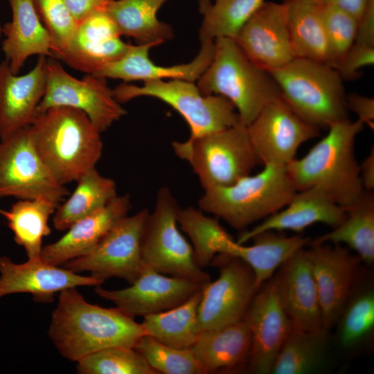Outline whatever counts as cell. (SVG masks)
<instances>
[{"mask_svg": "<svg viewBox=\"0 0 374 374\" xmlns=\"http://www.w3.org/2000/svg\"><path fill=\"white\" fill-rule=\"evenodd\" d=\"M48 335L64 357L78 362L105 348H134L144 332L134 317L89 303L73 287L59 293Z\"/></svg>", "mask_w": 374, "mask_h": 374, "instance_id": "6da1fadb", "label": "cell"}, {"mask_svg": "<svg viewBox=\"0 0 374 374\" xmlns=\"http://www.w3.org/2000/svg\"><path fill=\"white\" fill-rule=\"evenodd\" d=\"M364 125L359 120H341L305 156L289 163L287 172L297 191L318 188L345 209L356 202L365 191L355 152Z\"/></svg>", "mask_w": 374, "mask_h": 374, "instance_id": "7a4b0ae2", "label": "cell"}, {"mask_svg": "<svg viewBox=\"0 0 374 374\" xmlns=\"http://www.w3.org/2000/svg\"><path fill=\"white\" fill-rule=\"evenodd\" d=\"M28 132L38 155L64 186L95 168L103 153L100 132L75 108H49L35 117Z\"/></svg>", "mask_w": 374, "mask_h": 374, "instance_id": "3957f363", "label": "cell"}, {"mask_svg": "<svg viewBox=\"0 0 374 374\" xmlns=\"http://www.w3.org/2000/svg\"><path fill=\"white\" fill-rule=\"evenodd\" d=\"M203 95H220L235 107L240 124L247 127L264 107L280 96L271 73L253 64L231 38L215 39L213 60L197 80Z\"/></svg>", "mask_w": 374, "mask_h": 374, "instance_id": "277c9868", "label": "cell"}, {"mask_svg": "<svg viewBox=\"0 0 374 374\" xmlns=\"http://www.w3.org/2000/svg\"><path fill=\"white\" fill-rule=\"evenodd\" d=\"M296 192L286 166L269 164L230 186L204 190L198 204L203 212L242 229L283 208Z\"/></svg>", "mask_w": 374, "mask_h": 374, "instance_id": "5b68a950", "label": "cell"}, {"mask_svg": "<svg viewBox=\"0 0 374 374\" xmlns=\"http://www.w3.org/2000/svg\"><path fill=\"white\" fill-rule=\"evenodd\" d=\"M281 98L306 123L321 128L348 118L346 94L337 71L326 62L294 57L269 71Z\"/></svg>", "mask_w": 374, "mask_h": 374, "instance_id": "8992f818", "label": "cell"}, {"mask_svg": "<svg viewBox=\"0 0 374 374\" xmlns=\"http://www.w3.org/2000/svg\"><path fill=\"white\" fill-rule=\"evenodd\" d=\"M172 147L191 166L204 190L230 186L260 164L247 127L240 123L185 141H173Z\"/></svg>", "mask_w": 374, "mask_h": 374, "instance_id": "52a82bcc", "label": "cell"}, {"mask_svg": "<svg viewBox=\"0 0 374 374\" xmlns=\"http://www.w3.org/2000/svg\"><path fill=\"white\" fill-rule=\"evenodd\" d=\"M152 80L141 87L121 83L112 89L121 103L140 96L162 100L180 114L190 129V137L220 131L239 123L235 107L220 95H203L193 82L184 80Z\"/></svg>", "mask_w": 374, "mask_h": 374, "instance_id": "ba28073f", "label": "cell"}, {"mask_svg": "<svg viewBox=\"0 0 374 374\" xmlns=\"http://www.w3.org/2000/svg\"><path fill=\"white\" fill-rule=\"evenodd\" d=\"M179 209L170 189L160 188L143 232V263L163 274L205 285L210 281V276L196 264L193 247L178 229Z\"/></svg>", "mask_w": 374, "mask_h": 374, "instance_id": "9c48e42d", "label": "cell"}, {"mask_svg": "<svg viewBox=\"0 0 374 374\" xmlns=\"http://www.w3.org/2000/svg\"><path fill=\"white\" fill-rule=\"evenodd\" d=\"M46 80L37 115L53 107L75 108L86 114L102 133L127 114L114 98L106 78L89 73L76 78L53 57H47Z\"/></svg>", "mask_w": 374, "mask_h": 374, "instance_id": "30bf717a", "label": "cell"}, {"mask_svg": "<svg viewBox=\"0 0 374 374\" xmlns=\"http://www.w3.org/2000/svg\"><path fill=\"white\" fill-rule=\"evenodd\" d=\"M69 194L36 152L28 127L1 139L0 198H42L59 205Z\"/></svg>", "mask_w": 374, "mask_h": 374, "instance_id": "8fae6325", "label": "cell"}, {"mask_svg": "<svg viewBox=\"0 0 374 374\" xmlns=\"http://www.w3.org/2000/svg\"><path fill=\"white\" fill-rule=\"evenodd\" d=\"M149 213L144 208L122 217L92 249L68 261L64 267L75 273L90 271L104 281L116 277L132 283L145 266L141 240Z\"/></svg>", "mask_w": 374, "mask_h": 374, "instance_id": "7c38bea8", "label": "cell"}, {"mask_svg": "<svg viewBox=\"0 0 374 374\" xmlns=\"http://www.w3.org/2000/svg\"><path fill=\"white\" fill-rule=\"evenodd\" d=\"M247 128L264 166H287L303 143L320 135V129L301 118L281 97L266 105Z\"/></svg>", "mask_w": 374, "mask_h": 374, "instance_id": "4fadbf2b", "label": "cell"}, {"mask_svg": "<svg viewBox=\"0 0 374 374\" xmlns=\"http://www.w3.org/2000/svg\"><path fill=\"white\" fill-rule=\"evenodd\" d=\"M219 277L202 290L198 318L201 332L219 329L244 319L258 290L251 267L242 260L226 255Z\"/></svg>", "mask_w": 374, "mask_h": 374, "instance_id": "5bb4252c", "label": "cell"}, {"mask_svg": "<svg viewBox=\"0 0 374 374\" xmlns=\"http://www.w3.org/2000/svg\"><path fill=\"white\" fill-rule=\"evenodd\" d=\"M204 285L190 279L168 276L145 265L130 287L108 290L98 285L95 291L130 315L144 317L183 303Z\"/></svg>", "mask_w": 374, "mask_h": 374, "instance_id": "9a60e30c", "label": "cell"}, {"mask_svg": "<svg viewBox=\"0 0 374 374\" xmlns=\"http://www.w3.org/2000/svg\"><path fill=\"white\" fill-rule=\"evenodd\" d=\"M251 332L249 368L258 374L271 373L276 357L293 326L285 311L274 279L263 283L244 317Z\"/></svg>", "mask_w": 374, "mask_h": 374, "instance_id": "2e32d148", "label": "cell"}, {"mask_svg": "<svg viewBox=\"0 0 374 374\" xmlns=\"http://www.w3.org/2000/svg\"><path fill=\"white\" fill-rule=\"evenodd\" d=\"M233 40L253 64L268 71L294 57L283 2L265 1Z\"/></svg>", "mask_w": 374, "mask_h": 374, "instance_id": "e0dca14e", "label": "cell"}, {"mask_svg": "<svg viewBox=\"0 0 374 374\" xmlns=\"http://www.w3.org/2000/svg\"><path fill=\"white\" fill-rule=\"evenodd\" d=\"M0 298L16 293L31 294L37 302L48 303L56 294L78 286H98L105 281L93 276H80L41 258L17 264L0 257Z\"/></svg>", "mask_w": 374, "mask_h": 374, "instance_id": "ac0fdd59", "label": "cell"}, {"mask_svg": "<svg viewBox=\"0 0 374 374\" xmlns=\"http://www.w3.org/2000/svg\"><path fill=\"white\" fill-rule=\"evenodd\" d=\"M333 244H310L308 250L326 330L332 326L344 310L355 281L357 264V258L348 249Z\"/></svg>", "mask_w": 374, "mask_h": 374, "instance_id": "d6986e66", "label": "cell"}, {"mask_svg": "<svg viewBox=\"0 0 374 374\" xmlns=\"http://www.w3.org/2000/svg\"><path fill=\"white\" fill-rule=\"evenodd\" d=\"M121 36L105 9H99L78 23L71 44L57 59L75 70L94 74L129 51L132 44Z\"/></svg>", "mask_w": 374, "mask_h": 374, "instance_id": "ffe728a7", "label": "cell"}, {"mask_svg": "<svg viewBox=\"0 0 374 374\" xmlns=\"http://www.w3.org/2000/svg\"><path fill=\"white\" fill-rule=\"evenodd\" d=\"M279 300L293 328L324 330L317 284L308 250L299 249L280 267L273 278Z\"/></svg>", "mask_w": 374, "mask_h": 374, "instance_id": "44dd1931", "label": "cell"}, {"mask_svg": "<svg viewBox=\"0 0 374 374\" xmlns=\"http://www.w3.org/2000/svg\"><path fill=\"white\" fill-rule=\"evenodd\" d=\"M47 57L39 55L27 73H13L6 60L0 63V139L28 127L37 115L46 90Z\"/></svg>", "mask_w": 374, "mask_h": 374, "instance_id": "7402d4cb", "label": "cell"}, {"mask_svg": "<svg viewBox=\"0 0 374 374\" xmlns=\"http://www.w3.org/2000/svg\"><path fill=\"white\" fill-rule=\"evenodd\" d=\"M155 44L132 45L119 60L109 63L94 75L120 79L125 82L165 80H197L210 65L214 55L215 40L201 42V48L190 62L170 66L158 65L150 60L149 51Z\"/></svg>", "mask_w": 374, "mask_h": 374, "instance_id": "603a6c76", "label": "cell"}, {"mask_svg": "<svg viewBox=\"0 0 374 374\" xmlns=\"http://www.w3.org/2000/svg\"><path fill=\"white\" fill-rule=\"evenodd\" d=\"M131 208L128 195H117L100 210L73 224L58 240L42 247L40 257L57 266L81 256L92 249Z\"/></svg>", "mask_w": 374, "mask_h": 374, "instance_id": "cb8c5ba5", "label": "cell"}, {"mask_svg": "<svg viewBox=\"0 0 374 374\" xmlns=\"http://www.w3.org/2000/svg\"><path fill=\"white\" fill-rule=\"evenodd\" d=\"M346 216V209L332 201L319 188L298 190L283 208L264 219L259 224L240 234L239 244L268 231L290 230L301 232L307 227L323 223L336 227Z\"/></svg>", "mask_w": 374, "mask_h": 374, "instance_id": "d4e9b609", "label": "cell"}, {"mask_svg": "<svg viewBox=\"0 0 374 374\" xmlns=\"http://www.w3.org/2000/svg\"><path fill=\"white\" fill-rule=\"evenodd\" d=\"M12 19L2 26L5 60L18 74L27 59L35 55L53 57L50 36L33 0H8Z\"/></svg>", "mask_w": 374, "mask_h": 374, "instance_id": "484cf974", "label": "cell"}, {"mask_svg": "<svg viewBox=\"0 0 374 374\" xmlns=\"http://www.w3.org/2000/svg\"><path fill=\"white\" fill-rule=\"evenodd\" d=\"M251 240L254 242L250 246L239 244L232 238L224 240L217 253L238 258L247 264L253 272L258 290L288 258L311 242L302 235L287 237L272 231L260 233Z\"/></svg>", "mask_w": 374, "mask_h": 374, "instance_id": "4316f807", "label": "cell"}, {"mask_svg": "<svg viewBox=\"0 0 374 374\" xmlns=\"http://www.w3.org/2000/svg\"><path fill=\"white\" fill-rule=\"evenodd\" d=\"M251 332L244 319L202 331L190 348L206 373L235 367L249 359Z\"/></svg>", "mask_w": 374, "mask_h": 374, "instance_id": "83f0119b", "label": "cell"}, {"mask_svg": "<svg viewBox=\"0 0 374 374\" xmlns=\"http://www.w3.org/2000/svg\"><path fill=\"white\" fill-rule=\"evenodd\" d=\"M168 0H112L104 9L121 35L133 37L139 44H161L173 37L171 26L161 21L157 13Z\"/></svg>", "mask_w": 374, "mask_h": 374, "instance_id": "f1b7e54d", "label": "cell"}, {"mask_svg": "<svg viewBox=\"0 0 374 374\" xmlns=\"http://www.w3.org/2000/svg\"><path fill=\"white\" fill-rule=\"evenodd\" d=\"M294 57L327 60L323 0H285Z\"/></svg>", "mask_w": 374, "mask_h": 374, "instance_id": "f546056e", "label": "cell"}, {"mask_svg": "<svg viewBox=\"0 0 374 374\" xmlns=\"http://www.w3.org/2000/svg\"><path fill=\"white\" fill-rule=\"evenodd\" d=\"M202 290L173 308L144 317L141 323L144 335L172 348H191L201 332L198 309Z\"/></svg>", "mask_w": 374, "mask_h": 374, "instance_id": "4dcf8cb0", "label": "cell"}, {"mask_svg": "<svg viewBox=\"0 0 374 374\" xmlns=\"http://www.w3.org/2000/svg\"><path fill=\"white\" fill-rule=\"evenodd\" d=\"M346 216L334 229L309 244L332 243L346 244L365 262L374 261V195L364 191L352 206L346 208Z\"/></svg>", "mask_w": 374, "mask_h": 374, "instance_id": "1f68e13d", "label": "cell"}, {"mask_svg": "<svg viewBox=\"0 0 374 374\" xmlns=\"http://www.w3.org/2000/svg\"><path fill=\"white\" fill-rule=\"evenodd\" d=\"M70 197L57 207L53 222L55 229L66 231L79 220L100 210L117 195L114 180L93 168L82 175Z\"/></svg>", "mask_w": 374, "mask_h": 374, "instance_id": "d6a6232c", "label": "cell"}, {"mask_svg": "<svg viewBox=\"0 0 374 374\" xmlns=\"http://www.w3.org/2000/svg\"><path fill=\"white\" fill-rule=\"evenodd\" d=\"M58 204L46 199H19L8 211H0L14 235L16 243L21 246L29 259L40 257L42 241L51 233L50 217Z\"/></svg>", "mask_w": 374, "mask_h": 374, "instance_id": "836d02e7", "label": "cell"}, {"mask_svg": "<svg viewBox=\"0 0 374 374\" xmlns=\"http://www.w3.org/2000/svg\"><path fill=\"white\" fill-rule=\"evenodd\" d=\"M327 330H291L274 362L271 373L304 374L316 371L326 351Z\"/></svg>", "mask_w": 374, "mask_h": 374, "instance_id": "e575fe53", "label": "cell"}, {"mask_svg": "<svg viewBox=\"0 0 374 374\" xmlns=\"http://www.w3.org/2000/svg\"><path fill=\"white\" fill-rule=\"evenodd\" d=\"M266 0H202L203 19L200 42L220 37L235 39L240 30Z\"/></svg>", "mask_w": 374, "mask_h": 374, "instance_id": "d590c367", "label": "cell"}, {"mask_svg": "<svg viewBox=\"0 0 374 374\" xmlns=\"http://www.w3.org/2000/svg\"><path fill=\"white\" fill-rule=\"evenodd\" d=\"M177 222L191 240L195 261L202 269L217 253L220 243L232 238L217 220L205 215L200 208H180Z\"/></svg>", "mask_w": 374, "mask_h": 374, "instance_id": "8d00e7d4", "label": "cell"}, {"mask_svg": "<svg viewBox=\"0 0 374 374\" xmlns=\"http://www.w3.org/2000/svg\"><path fill=\"white\" fill-rule=\"evenodd\" d=\"M134 348L157 373H206L203 366L190 348H172L145 335L140 337Z\"/></svg>", "mask_w": 374, "mask_h": 374, "instance_id": "74e56055", "label": "cell"}, {"mask_svg": "<svg viewBox=\"0 0 374 374\" xmlns=\"http://www.w3.org/2000/svg\"><path fill=\"white\" fill-rule=\"evenodd\" d=\"M81 374H157L134 348L111 347L77 362Z\"/></svg>", "mask_w": 374, "mask_h": 374, "instance_id": "f35d334b", "label": "cell"}, {"mask_svg": "<svg viewBox=\"0 0 374 374\" xmlns=\"http://www.w3.org/2000/svg\"><path fill=\"white\" fill-rule=\"evenodd\" d=\"M323 20L327 43L326 63L335 68L355 43L359 21L345 11L324 2Z\"/></svg>", "mask_w": 374, "mask_h": 374, "instance_id": "ab89813d", "label": "cell"}, {"mask_svg": "<svg viewBox=\"0 0 374 374\" xmlns=\"http://www.w3.org/2000/svg\"><path fill=\"white\" fill-rule=\"evenodd\" d=\"M46 29L52 45L53 57H58L71 44L78 23L62 0H33Z\"/></svg>", "mask_w": 374, "mask_h": 374, "instance_id": "60d3db41", "label": "cell"}, {"mask_svg": "<svg viewBox=\"0 0 374 374\" xmlns=\"http://www.w3.org/2000/svg\"><path fill=\"white\" fill-rule=\"evenodd\" d=\"M374 326V294L371 291L358 296L350 304L343 317L339 341L344 347L355 345Z\"/></svg>", "mask_w": 374, "mask_h": 374, "instance_id": "b9f144b4", "label": "cell"}, {"mask_svg": "<svg viewBox=\"0 0 374 374\" xmlns=\"http://www.w3.org/2000/svg\"><path fill=\"white\" fill-rule=\"evenodd\" d=\"M373 64L374 46L355 42L335 69L343 80H353L360 77V69Z\"/></svg>", "mask_w": 374, "mask_h": 374, "instance_id": "7bdbcfd3", "label": "cell"}, {"mask_svg": "<svg viewBox=\"0 0 374 374\" xmlns=\"http://www.w3.org/2000/svg\"><path fill=\"white\" fill-rule=\"evenodd\" d=\"M346 107L357 116V120L374 129V98L355 93L346 95Z\"/></svg>", "mask_w": 374, "mask_h": 374, "instance_id": "ee69618b", "label": "cell"}, {"mask_svg": "<svg viewBox=\"0 0 374 374\" xmlns=\"http://www.w3.org/2000/svg\"><path fill=\"white\" fill-rule=\"evenodd\" d=\"M355 43L374 46V0H368L358 24Z\"/></svg>", "mask_w": 374, "mask_h": 374, "instance_id": "f6af8a7d", "label": "cell"}, {"mask_svg": "<svg viewBox=\"0 0 374 374\" xmlns=\"http://www.w3.org/2000/svg\"><path fill=\"white\" fill-rule=\"evenodd\" d=\"M62 1L78 23H80L93 12L104 8L107 2L103 0Z\"/></svg>", "mask_w": 374, "mask_h": 374, "instance_id": "bcb514c9", "label": "cell"}, {"mask_svg": "<svg viewBox=\"0 0 374 374\" xmlns=\"http://www.w3.org/2000/svg\"><path fill=\"white\" fill-rule=\"evenodd\" d=\"M359 175L365 191L374 189V148L372 147L368 155L359 164Z\"/></svg>", "mask_w": 374, "mask_h": 374, "instance_id": "7dc6e473", "label": "cell"}, {"mask_svg": "<svg viewBox=\"0 0 374 374\" xmlns=\"http://www.w3.org/2000/svg\"><path fill=\"white\" fill-rule=\"evenodd\" d=\"M323 1L345 11L359 21L368 0H323Z\"/></svg>", "mask_w": 374, "mask_h": 374, "instance_id": "c3c4849f", "label": "cell"}, {"mask_svg": "<svg viewBox=\"0 0 374 374\" xmlns=\"http://www.w3.org/2000/svg\"><path fill=\"white\" fill-rule=\"evenodd\" d=\"M2 35V26L0 25V37Z\"/></svg>", "mask_w": 374, "mask_h": 374, "instance_id": "681fc988", "label": "cell"}, {"mask_svg": "<svg viewBox=\"0 0 374 374\" xmlns=\"http://www.w3.org/2000/svg\"><path fill=\"white\" fill-rule=\"evenodd\" d=\"M104 1H112V0H103Z\"/></svg>", "mask_w": 374, "mask_h": 374, "instance_id": "f907efd6", "label": "cell"}, {"mask_svg": "<svg viewBox=\"0 0 374 374\" xmlns=\"http://www.w3.org/2000/svg\"><path fill=\"white\" fill-rule=\"evenodd\" d=\"M0 211H1V209H0Z\"/></svg>", "mask_w": 374, "mask_h": 374, "instance_id": "816d5d0a", "label": "cell"}]
</instances>
